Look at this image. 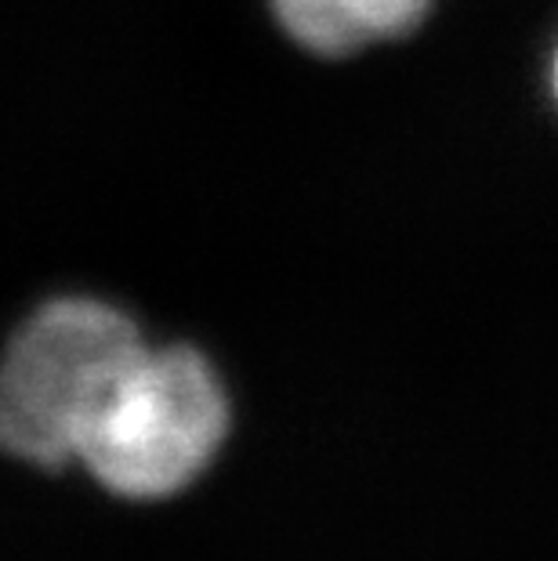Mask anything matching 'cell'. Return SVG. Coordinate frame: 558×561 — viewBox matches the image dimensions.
Wrapping results in <instances>:
<instances>
[{"instance_id":"3","label":"cell","mask_w":558,"mask_h":561,"mask_svg":"<svg viewBox=\"0 0 558 561\" xmlns=\"http://www.w3.org/2000/svg\"><path fill=\"white\" fill-rule=\"evenodd\" d=\"M432 0H272L283 33L312 55L341 58L402 37Z\"/></svg>"},{"instance_id":"1","label":"cell","mask_w":558,"mask_h":561,"mask_svg":"<svg viewBox=\"0 0 558 561\" xmlns=\"http://www.w3.org/2000/svg\"><path fill=\"white\" fill-rule=\"evenodd\" d=\"M141 333L99 297H58L0 355V449L37 468L77 460L99 405L141 352Z\"/></svg>"},{"instance_id":"4","label":"cell","mask_w":558,"mask_h":561,"mask_svg":"<svg viewBox=\"0 0 558 561\" xmlns=\"http://www.w3.org/2000/svg\"><path fill=\"white\" fill-rule=\"evenodd\" d=\"M555 91H558V62H555Z\"/></svg>"},{"instance_id":"2","label":"cell","mask_w":558,"mask_h":561,"mask_svg":"<svg viewBox=\"0 0 558 561\" xmlns=\"http://www.w3.org/2000/svg\"><path fill=\"white\" fill-rule=\"evenodd\" d=\"M225 432L229 399L215 366L185 344H141L88 424L77 460L116 496L160 500L204 474Z\"/></svg>"}]
</instances>
